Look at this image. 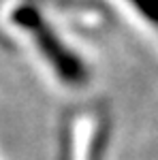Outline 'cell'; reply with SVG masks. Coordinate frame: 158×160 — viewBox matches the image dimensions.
I'll list each match as a JSON object with an SVG mask.
<instances>
[{
	"label": "cell",
	"instance_id": "cell-1",
	"mask_svg": "<svg viewBox=\"0 0 158 160\" xmlns=\"http://www.w3.org/2000/svg\"><path fill=\"white\" fill-rule=\"evenodd\" d=\"M15 24L24 26L26 30L30 32V37L34 38V43L41 47V51L45 53V58L51 62V66L58 71V75H60L64 81L79 83L85 77L81 62L58 41V37H54V32L43 24V19L32 9H28V7L17 9V13H15Z\"/></svg>",
	"mask_w": 158,
	"mask_h": 160
},
{
	"label": "cell",
	"instance_id": "cell-2",
	"mask_svg": "<svg viewBox=\"0 0 158 160\" xmlns=\"http://www.w3.org/2000/svg\"><path fill=\"white\" fill-rule=\"evenodd\" d=\"M130 2L150 19V24L158 28V0H130Z\"/></svg>",
	"mask_w": 158,
	"mask_h": 160
}]
</instances>
